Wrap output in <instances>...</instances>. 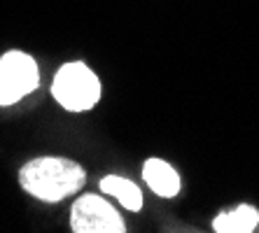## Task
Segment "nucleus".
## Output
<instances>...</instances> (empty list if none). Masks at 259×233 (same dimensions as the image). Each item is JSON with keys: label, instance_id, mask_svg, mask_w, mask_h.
I'll list each match as a JSON object with an SVG mask.
<instances>
[{"label": "nucleus", "instance_id": "obj_1", "mask_svg": "<svg viewBox=\"0 0 259 233\" xmlns=\"http://www.w3.org/2000/svg\"><path fill=\"white\" fill-rule=\"evenodd\" d=\"M87 179L84 168L61 156H40L19 170V182L30 196L45 203H56L61 198L79 192Z\"/></svg>", "mask_w": 259, "mask_h": 233}, {"label": "nucleus", "instance_id": "obj_2", "mask_svg": "<svg viewBox=\"0 0 259 233\" xmlns=\"http://www.w3.org/2000/svg\"><path fill=\"white\" fill-rule=\"evenodd\" d=\"M52 94L61 103V108L70 112L91 110L101 98V82L84 63L70 61L61 66L52 84Z\"/></svg>", "mask_w": 259, "mask_h": 233}, {"label": "nucleus", "instance_id": "obj_3", "mask_svg": "<svg viewBox=\"0 0 259 233\" xmlns=\"http://www.w3.org/2000/svg\"><path fill=\"white\" fill-rule=\"evenodd\" d=\"M40 84V70L33 56L7 52L0 56V105H14Z\"/></svg>", "mask_w": 259, "mask_h": 233}, {"label": "nucleus", "instance_id": "obj_4", "mask_svg": "<svg viewBox=\"0 0 259 233\" xmlns=\"http://www.w3.org/2000/svg\"><path fill=\"white\" fill-rule=\"evenodd\" d=\"M70 226L75 233H124L126 226L117 210L101 196L77 198L70 210Z\"/></svg>", "mask_w": 259, "mask_h": 233}, {"label": "nucleus", "instance_id": "obj_5", "mask_svg": "<svg viewBox=\"0 0 259 233\" xmlns=\"http://www.w3.org/2000/svg\"><path fill=\"white\" fill-rule=\"evenodd\" d=\"M143 177L152 192L159 194L161 198H173L180 192V175L161 159H147L143 166Z\"/></svg>", "mask_w": 259, "mask_h": 233}, {"label": "nucleus", "instance_id": "obj_6", "mask_svg": "<svg viewBox=\"0 0 259 233\" xmlns=\"http://www.w3.org/2000/svg\"><path fill=\"white\" fill-rule=\"evenodd\" d=\"M259 224V212L252 205H241V208L222 212L212 219V228L217 233H250Z\"/></svg>", "mask_w": 259, "mask_h": 233}, {"label": "nucleus", "instance_id": "obj_7", "mask_svg": "<svg viewBox=\"0 0 259 233\" xmlns=\"http://www.w3.org/2000/svg\"><path fill=\"white\" fill-rule=\"evenodd\" d=\"M101 192L108 196H115L121 205L131 212H138L143 208V194H140L138 184H133L131 179L119 177V175H108L101 179Z\"/></svg>", "mask_w": 259, "mask_h": 233}]
</instances>
